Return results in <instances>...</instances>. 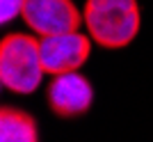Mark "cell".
I'll list each match as a JSON object with an SVG mask.
<instances>
[{
  "instance_id": "4",
  "label": "cell",
  "mask_w": 153,
  "mask_h": 142,
  "mask_svg": "<svg viewBox=\"0 0 153 142\" xmlns=\"http://www.w3.org/2000/svg\"><path fill=\"white\" fill-rule=\"evenodd\" d=\"M21 16L39 37L78 32V28L85 23V16L78 12L73 0H27Z\"/></svg>"
},
{
  "instance_id": "7",
  "label": "cell",
  "mask_w": 153,
  "mask_h": 142,
  "mask_svg": "<svg viewBox=\"0 0 153 142\" xmlns=\"http://www.w3.org/2000/svg\"><path fill=\"white\" fill-rule=\"evenodd\" d=\"M25 5H27V0H0V23L7 25L9 21L21 16Z\"/></svg>"
},
{
  "instance_id": "6",
  "label": "cell",
  "mask_w": 153,
  "mask_h": 142,
  "mask_svg": "<svg viewBox=\"0 0 153 142\" xmlns=\"http://www.w3.org/2000/svg\"><path fill=\"white\" fill-rule=\"evenodd\" d=\"M0 142H39L37 119L21 108L0 110Z\"/></svg>"
},
{
  "instance_id": "1",
  "label": "cell",
  "mask_w": 153,
  "mask_h": 142,
  "mask_svg": "<svg viewBox=\"0 0 153 142\" xmlns=\"http://www.w3.org/2000/svg\"><path fill=\"white\" fill-rule=\"evenodd\" d=\"M82 16L94 44L108 51H119L133 44L142 28L137 0H87Z\"/></svg>"
},
{
  "instance_id": "3",
  "label": "cell",
  "mask_w": 153,
  "mask_h": 142,
  "mask_svg": "<svg viewBox=\"0 0 153 142\" xmlns=\"http://www.w3.org/2000/svg\"><path fill=\"white\" fill-rule=\"evenodd\" d=\"M46 101H48V110L59 119H76L91 110L94 87L89 78L78 71L59 73L53 76V80L46 87Z\"/></svg>"
},
{
  "instance_id": "2",
  "label": "cell",
  "mask_w": 153,
  "mask_h": 142,
  "mask_svg": "<svg viewBox=\"0 0 153 142\" xmlns=\"http://www.w3.org/2000/svg\"><path fill=\"white\" fill-rule=\"evenodd\" d=\"M46 69L41 62V39L12 32L0 41V80L14 94H32L41 85Z\"/></svg>"
},
{
  "instance_id": "5",
  "label": "cell",
  "mask_w": 153,
  "mask_h": 142,
  "mask_svg": "<svg viewBox=\"0 0 153 142\" xmlns=\"http://www.w3.org/2000/svg\"><path fill=\"white\" fill-rule=\"evenodd\" d=\"M91 37L80 32H64L53 37H41V62L46 73L59 76L78 71L91 55Z\"/></svg>"
}]
</instances>
